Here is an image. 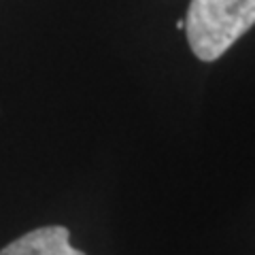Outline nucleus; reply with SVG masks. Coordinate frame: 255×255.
Masks as SVG:
<instances>
[{"mask_svg":"<svg viewBox=\"0 0 255 255\" xmlns=\"http://www.w3.org/2000/svg\"><path fill=\"white\" fill-rule=\"evenodd\" d=\"M255 26V0H191L187 41L202 62H215Z\"/></svg>","mask_w":255,"mask_h":255,"instance_id":"nucleus-1","label":"nucleus"},{"mask_svg":"<svg viewBox=\"0 0 255 255\" xmlns=\"http://www.w3.org/2000/svg\"><path fill=\"white\" fill-rule=\"evenodd\" d=\"M70 232L64 226H47L19 236L6 245L0 255H85L70 245Z\"/></svg>","mask_w":255,"mask_h":255,"instance_id":"nucleus-2","label":"nucleus"}]
</instances>
